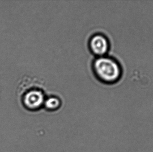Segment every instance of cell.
I'll list each match as a JSON object with an SVG mask.
<instances>
[{"instance_id": "1", "label": "cell", "mask_w": 153, "mask_h": 152, "mask_svg": "<svg viewBox=\"0 0 153 152\" xmlns=\"http://www.w3.org/2000/svg\"><path fill=\"white\" fill-rule=\"evenodd\" d=\"M93 69L97 77L105 83H112L118 79L120 69L118 63L112 59L101 56L94 62Z\"/></svg>"}, {"instance_id": "2", "label": "cell", "mask_w": 153, "mask_h": 152, "mask_svg": "<svg viewBox=\"0 0 153 152\" xmlns=\"http://www.w3.org/2000/svg\"><path fill=\"white\" fill-rule=\"evenodd\" d=\"M45 101L44 93L38 89H33L27 92L22 99L24 106L30 110L39 109L44 104Z\"/></svg>"}, {"instance_id": "3", "label": "cell", "mask_w": 153, "mask_h": 152, "mask_svg": "<svg viewBox=\"0 0 153 152\" xmlns=\"http://www.w3.org/2000/svg\"><path fill=\"white\" fill-rule=\"evenodd\" d=\"M89 46L93 53L101 57L103 56L108 52L109 43L104 36L97 34L91 37Z\"/></svg>"}, {"instance_id": "4", "label": "cell", "mask_w": 153, "mask_h": 152, "mask_svg": "<svg viewBox=\"0 0 153 152\" xmlns=\"http://www.w3.org/2000/svg\"><path fill=\"white\" fill-rule=\"evenodd\" d=\"M44 104L48 109H56L60 105V101L56 97H50L45 100Z\"/></svg>"}]
</instances>
